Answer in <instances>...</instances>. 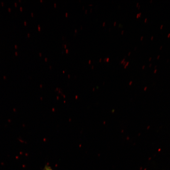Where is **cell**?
<instances>
[{
  "mask_svg": "<svg viewBox=\"0 0 170 170\" xmlns=\"http://www.w3.org/2000/svg\"><path fill=\"white\" fill-rule=\"evenodd\" d=\"M43 170H53L52 168L49 166L48 165H45Z\"/></svg>",
  "mask_w": 170,
  "mask_h": 170,
  "instance_id": "cell-1",
  "label": "cell"
},
{
  "mask_svg": "<svg viewBox=\"0 0 170 170\" xmlns=\"http://www.w3.org/2000/svg\"><path fill=\"white\" fill-rule=\"evenodd\" d=\"M141 13H140L139 14H138L136 16V17L137 18H138L141 15Z\"/></svg>",
  "mask_w": 170,
  "mask_h": 170,
  "instance_id": "cell-2",
  "label": "cell"
},
{
  "mask_svg": "<svg viewBox=\"0 0 170 170\" xmlns=\"http://www.w3.org/2000/svg\"><path fill=\"white\" fill-rule=\"evenodd\" d=\"M163 25H161V26H160V28L161 29H162L163 28Z\"/></svg>",
  "mask_w": 170,
  "mask_h": 170,
  "instance_id": "cell-3",
  "label": "cell"
},
{
  "mask_svg": "<svg viewBox=\"0 0 170 170\" xmlns=\"http://www.w3.org/2000/svg\"><path fill=\"white\" fill-rule=\"evenodd\" d=\"M167 37L168 38H169L170 37V33H169L167 35Z\"/></svg>",
  "mask_w": 170,
  "mask_h": 170,
  "instance_id": "cell-4",
  "label": "cell"
},
{
  "mask_svg": "<svg viewBox=\"0 0 170 170\" xmlns=\"http://www.w3.org/2000/svg\"><path fill=\"white\" fill-rule=\"evenodd\" d=\"M162 48H163V46H161L160 48V49L161 50L162 49Z\"/></svg>",
  "mask_w": 170,
  "mask_h": 170,
  "instance_id": "cell-5",
  "label": "cell"
},
{
  "mask_svg": "<svg viewBox=\"0 0 170 170\" xmlns=\"http://www.w3.org/2000/svg\"><path fill=\"white\" fill-rule=\"evenodd\" d=\"M154 37L153 36H152V37H151V40H152L153 39H154Z\"/></svg>",
  "mask_w": 170,
  "mask_h": 170,
  "instance_id": "cell-6",
  "label": "cell"
},
{
  "mask_svg": "<svg viewBox=\"0 0 170 170\" xmlns=\"http://www.w3.org/2000/svg\"><path fill=\"white\" fill-rule=\"evenodd\" d=\"M160 55H158V57H157V59H159L160 58Z\"/></svg>",
  "mask_w": 170,
  "mask_h": 170,
  "instance_id": "cell-7",
  "label": "cell"
},
{
  "mask_svg": "<svg viewBox=\"0 0 170 170\" xmlns=\"http://www.w3.org/2000/svg\"><path fill=\"white\" fill-rule=\"evenodd\" d=\"M125 60V59H124L123 60V61H122V62H121L122 63H123V62H124V61Z\"/></svg>",
  "mask_w": 170,
  "mask_h": 170,
  "instance_id": "cell-8",
  "label": "cell"
},
{
  "mask_svg": "<svg viewBox=\"0 0 170 170\" xmlns=\"http://www.w3.org/2000/svg\"><path fill=\"white\" fill-rule=\"evenodd\" d=\"M157 72V70H155L154 71V73H155L156 72Z\"/></svg>",
  "mask_w": 170,
  "mask_h": 170,
  "instance_id": "cell-9",
  "label": "cell"
},
{
  "mask_svg": "<svg viewBox=\"0 0 170 170\" xmlns=\"http://www.w3.org/2000/svg\"><path fill=\"white\" fill-rule=\"evenodd\" d=\"M128 63H129V62H127V63L126 65V67H125V68H126V66H127V65H128Z\"/></svg>",
  "mask_w": 170,
  "mask_h": 170,
  "instance_id": "cell-10",
  "label": "cell"
},
{
  "mask_svg": "<svg viewBox=\"0 0 170 170\" xmlns=\"http://www.w3.org/2000/svg\"><path fill=\"white\" fill-rule=\"evenodd\" d=\"M147 18H146L145 20V22H146L147 21Z\"/></svg>",
  "mask_w": 170,
  "mask_h": 170,
  "instance_id": "cell-11",
  "label": "cell"
},
{
  "mask_svg": "<svg viewBox=\"0 0 170 170\" xmlns=\"http://www.w3.org/2000/svg\"><path fill=\"white\" fill-rule=\"evenodd\" d=\"M116 24V22H115L114 24V26H115Z\"/></svg>",
  "mask_w": 170,
  "mask_h": 170,
  "instance_id": "cell-12",
  "label": "cell"
},
{
  "mask_svg": "<svg viewBox=\"0 0 170 170\" xmlns=\"http://www.w3.org/2000/svg\"><path fill=\"white\" fill-rule=\"evenodd\" d=\"M143 36L141 37V40H142V39H143Z\"/></svg>",
  "mask_w": 170,
  "mask_h": 170,
  "instance_id": "cell-13",
  "label": "cell"
},
{
  "mask_svg": "<svg viewBox=\"0 0 170 170\" xmlns=\"http://www.w3.org/2000/svg\"><path fill=\"white\" fill-rule=\"evenodd\" d=\"M151 59V57H150L149 59V61H150Z\"/></svg>",
  "mask_w": 170,
  "mask_h": 170,
  "instance_id": "cell-14",
  "label": "cell"
},
{
  "mask_svg": "<svg viewBox=\"0 0 170 170\" xmlns=\"http://www.w3.org/2000/svg\"><path fill=\"white\" fill-rule=\"evenodd\" d=\"M107 62H108L109 61V58H108L107 59Z\"/></svg>",
  "mask_w": 170,
  "mask_h": 170,
  "instance_id": "cell-15",
  "label": "cell"
},
{
  "mask_svg": "<svg viewBox=\"0 0 170 170\" xmlns=\"http://www.w3.org/2000/svg\"><path fill=\"white\" fill-rule=\"evenodd\" d=\"M123 32H124V31H122V32L121 34H123Z\"/></svg>",
  "mask_w": 170,
  "mask_h": 170,
  "instance_id": "cell-16",
  "label": "cell"
},
{
  "mask_svg": "<svg viewBox=\"0 0 170 170\" xmlns=\"http://www.w3.org/2000/svg\"><path fill=\"white\" fill-rule=\"evenodd\" d=\"M151 65H152V64H150L149 67H150L151 66Z\"/></svg>",
  "mask_w": 170,
  "mask_h": 170,
  "instance_id": "cell-17",
  "label": "cell"
},
{
  "mask_svg": "<svg viewBox=\"0 0 170 170\" xmlns=\"http://www.w3.org/2000/svg\"><path fill=\"white\" fill-rule=\"evenodd\" d=\"M131 53V52H130L129 53H128V56H129V55Z\"/></svg>",
  "mask_w": 170,
  "mask_h": 170,
  "instance_id": "cell-18",
  "label": "cell"
},
{
  "mask_svg": "<svg viewBox=\"0 0 170 170\" xmlns=\"http://www.w3.org/2000/svg\"><path fill=\"white\" fill-rule=\"evenodd\" d=\"M139 4V3H137V6H138Z\"/></svg>",
  "mask_w": 170,
  "mask_h": 170,
  "instance_id": "cell-19",
  "label": "cell"
},
{
  "mask_svg": "<svg viewBox=\"0 0 170 170\" xmlns=\"http://www.w3.org/2000/svg\"><path fill=\"white\" fill-rule=\"evenodd\" d=\"M105 24V22H104L103 23V26H104Z\"/></svg>",
  "mask_w": 170,
  "mask_h": 170,
  "instance_id": "cell-20",
  "label": "cell"
},
{
  "mask_svg": "<svg viewBox=\"0 0 170 170\" xmlns=\"http://www.w3.org/2000/svg\"><path fill=\"white\" fill-rule=\"evenodd\" d=\"M101 60H102V59H100V62L101 61Z\"/></svg>",
  "mask_w": 170,
  "mask_h": 170,
  "instance_id": "cell-21",
  "label": "cell"
},
{
  "mask_svg": "<svg viewBox=\"0 0 170 170\" xmlns=\"http://www.w3.org/2000/svg\"><path fill=\"white\" fill-rule=\"evenodd\" d=\"M125 63H126V62H123V65H124V64H125Z\"/></svg>",
  "mask_w": 170,
  "mask_h": 170,
  "instance_id": "cell-22",
  "label": "cell"
},
{
  "mask_svg": "<svg viewBox=\"0 0 170 170\" xmlns=\"http://www.w3.org/2000/svg\"><path fill=\"white\" fill-rule=\"evenodd\" d=\"M145 67V66H144L143 67V69H144V68Z\"/></svg>",
  "mask_w": 170,
  "mask_h": 170,
  "instance_id": "cell-23",
  "label": "cell"
},
{
  "mask_svg": "<svg viewBox=\"0 0 170 170\" xmlns=\"http://www.w3.org/2000/svg\"><path fill=\"white\" fill-rule=\"evenodd\" d=\"M152 0H151V1H150V2L151 3V2H152Z\"/></svg>",
  "mask_w": 170,
  "mask_h": 170,
  "instance_id": "cell-24",
  "label": "cell"
},
{
  "mask_svg": "<svg viewBox=\"0 0 170 170\" xmlns=\"http://www.w3.org/2000/svg\"><path fill=\"white\" fill-rule=\"evenodd\" d=\"M140 6H139V7H138V9H139Z\"/></svg>",
  "mask_w": 170,
  "mask_h": 170,
  "instance_id": "cell-25",
  "label": "cell"
}]
</instances>
